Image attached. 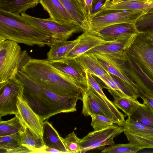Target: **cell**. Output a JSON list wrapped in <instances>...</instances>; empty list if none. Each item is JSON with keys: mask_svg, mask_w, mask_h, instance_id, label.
<instances>
[{"mask_svg": "<svg viewBox=\"0 0 153 153\" xmlns=\"http://www.w3.org/2000/svg\"><path fill=\"white\" fill-rule=\"evenodd\" d=\"M16 77L24 85L23 98L43 121L59 113L76 111L78 97L54 94L39 86L21 71Z\"/></svg>", "mask_w": 153, "mask_h": 153, "instance_id": "cell-1", "label": "cell"}, {"mask_svg": "<svg viewBox=\"0 0 153 153\" xmlns=\"http://www.w3.org/2000/svg\"><path fill=\"white\" fill-rule=\"evenodd\" d=\"M21 71L40 87L59 96L77 97L82 100L86 90L47 59L31 58Z\"/></svg>", "mask_w": 153, "mask_h": 153, "instance_id": "cell-2", "label": "cell"}, {"mask_svg": "<svg viewBox=\"0 0 153 153\" xmlns=\"http://www.w3.org/2000/svg\"><path fill=\"white\" fill-rule=\"evenodd\" d=\"M9 40L32 46L50 47L52 35L28 24L19 14L0 9V40Z\"/></svg>", "mask_w": 153, "mask_h": 153, "instance_id": "cell-3", "label": "cell"}, {"mask_svg": "<svg viewBox=\"0 0 153 153\" xmlns=\"http://www.w3.org/2000/svg\"><path fill=\"white\" fill-rule=\"evenodd\" d=\"M87 88L83 96L82 113L85 116L101 115L108 117L114 124L123 126L125 116L104 93L98 82L92 76L87 79Z\"/></svg>", "mask_w": 153, "mask_h": 153, "instance_id": "cell-4", "label": "cell"}, {"mask_svg": "<svg viewBox=\"0 0 153 153\" xmlns=\"http://www.w3.org/2000/svg\"><path fill=\"white\" fill-rule=\"evenodd\" d=\"M31 58L18 43L9 40H0V84L16 77Z\"/></svg>", "mask_w": 153, "mask_h": 153, "instance_id": "cell-5", "label": "cell"}, {"mask_svg": "<svg viewBox=\"0 0 153 153\" xmlns=\"http://www.w3.org/2000/svg\"><path fill=\"white\" fill-rule=\"evenodd\" d=\"M145 13L140 10H106L100 9L88 17V26L86 31L94 34L103 28L112 25L134 24L138 19Z\"/></svg>", "mask_w": 153, "mask_h": 153, "instance_id": "cell-6", "label": "cell"}, {"mask_svg": "<svg viewBox=\"0 0 153 153\" xmlns=\"http://www.w3.org/2000/svg\"><path fill=\"white\" fill-rule=\"evenodd\" d=\"M21 15L28 24L51 34L52 42L67 40L74 34L83 32L79 26L61 24L50 17L47 19L40 18L25 13H22Z\"/></svg>", "mask_w": 153, "mask_h": 153, "instance_id": "cell-7", "label": "cell"}, {"mask_svg": "<svg viewBox=\"0 0 153 153\" xmlns=\"http://www.w3.org/2000/svg\"><path fill=\"white\" fill-rule=\"evenodd\" d=\"M126 51L153 79V46L145 35L138 33Z\"/></svg>", "mask_w": 153, "mask_h": 153, "instance_id": "cell-8", "label": "cell"}, {"mask_svg": "<svg viewBox=\"0 0 153 153\" xmlns=\"http://www.w3.org/2000/svg\"><path fill=\"white\" fill-rule=\"evenodd\" d=\"M24 86L17 77L0 84V118L18 113L17 97L22 94Z\"/></svg>", "mask_w": 153, "mask_h": 153, "instance_id": "cell-9", "label": "cell"}, {"mask_svg": "<svg viewBox=\"0 0 153 153\" xmlns=\"http://www.w3.org/2000/svg\"><path fill=\"white\" fill-rule=\"evenodd\" d=\"M109 73L132 87L140 95L143 94L126 70V51L123 53L95 55Z\"/></svg>", "mask_w": 153, "mask_h": 153, "instance_id": "cell-10", "label": "cell"}, {"mask_svg": "<svg viewBox=\"0 0 153 153\" xmlns=\"http://www.w3.org/2000/svg\"><path fill=\"white\" fill-rule=\"evenodd\" d=\"M125 131L123 126L115 124L101 130L90 132L81 140L80 153L105 146L114 145V138Z\"/></svg>", "mask_w": 153, "mask_h": 153, "instance_id": "cell-11", "label": "cell"}, {"mask_svg": "<svg viewBox=\"0 0 153 153\" xmlns=\"http://www.w3.org/2000/svg\"><path fill=\"white\" fill-rule=\"evenodd\" d=\"M17 105L18 113L15 115L19 117L23 127L28 128L42 137L44 121L30 108L22 94L17 97Z\"/></svg>", "mask_w": 153, "mask_h": 153, "instance_id": "cell-12", "label": "cell"}, {"mask_svg": "<svg viewBox=\"0 0 153 153\" xmlns=\"http://www.w3.org/2000/svg\"><path fill=\"white\" fill-rule=\"evenodd\" d=\"M50 62L53 66L63 72L76 83L87 89V83L85 71L75 59L65 58Z\"/></svg>", "mask_w": 153, "mask_h": 153, "instance_id": "cell-13", "label": "cell"}, {"mask_svg": "<svg viewBox=\"0 0 153 153\" xmlns=\"http://www.w3.org/2000/svg\"><path fill=\"white\" fill-rule=\"evenodd\" d=\"M139 33L134 24L121 23L107 26L93 34L107 41L129 37Z\"/></svg>", "mask_w": 153, "mask_h": 153, "instance_id": "cell-14", "label": "cell"}, {"mask_svg": "<svg viewBox=\"0 0 153 153\" xmlns=\"http://www.w3.org/2000/svg\"><path fill=\"white\" fill-rule=\"evenodd\" d=\"M127 64L131 69L129 75L133 81L141 90L143 94L149 95L153 97V79L142 69L139 65L126 51Z\"/></svg>", "mask_w": 153, "mask_h": 153, "instance_id": "cell-15", "label": "cell"}, {"mask_svg": "<svg viewBox=\"0 0 153 153\" xmlns=\"http://www.w3.org/2000/svg\"><path fill=\"white\" fill-rule=\"evenodd\" d=\"M40 3L54 21L62 24L79 26L59 0H40Z\"/></svg>", "mask_w": 153, "mask_h": 153, "instance_id": "cell-16", "label": "cell"}, {"mask_svg": "<svg viewBox=\"0 0 153 153\" xmlns=\"http://www.w3.org/2000/svg\"><path fill=\"white\" fill-rule=\"evenodd\" d=\"M74 59L85 71L87 70L98 78L102 77H111L106 67L94 54L85 53Z\"/></svg>", "mask_w": 153, "mask_h": 153, "instance_id": "cell-17", "label": "cell"}, {"mask_svg": "<svg viewBox=\"0 0 153 153\" xmlns=\"http://www.w3.org/2000/svg\"><path fill=\"white\" fill-rule=\"evenodd\" d=\"M81 35L79 43L69 52L65 58L74 59L97 46L112 41L105 40L86 31L83 32Z\"/></svg>", "mask_w": 153, "mask_h": 153, "instance_id": "cell-18", "label": "cell"}, {"mask_svg": "<svg viewBox=\"0 0 153 153\" xmlns=\"http://www.w3.org/2000/svg\"><path fill=\"white\" fill-rule=\"evenodd\" d=\"M147 0H126L112 3L105 0L101 9L106 10H140L145 13L153 12V3Z\"/></svg>", "mask_w": 153, "mask_h": 153, "instance_id": "cell-19", "label": "cell"}, {"mask_svg": "<svg viewBox=\"0 0 153 153\" xmlns=\"http://www.w3.org/2000/svg\"><path fill=\"white\" fill-rule=\"evenodd\" d=\"M137 35L119 39L109 43L98 45L85 53L96 55L125 52L131 46Z\"/></svg>", "mask_w": 153, "mask_h": 153, "instance_id": "cell-20", "label": "cell"}, {"mask_svg": "<svg viewBox=\"0 0 153 153\" xmlns=\"http://www.w3.org/2000/svg\"><path fill=\"white\" fill-rule=\"evenodd\" d=\"M80 26L83 32L88 28V17L81 0H59Z\"/></svg>", "mask_w": 153, "mask_h": 153, "instance_id": "cell-21", "label": "cell"}, {"mask_svg": "<svg viewBox=\"0 0 153 153\" xmlns=\"http://www.w3.org/2000/svg\"><path fill=\"white\" fill-rule=\"evenodd\" d=\"M81 37V35L73 40L52 42L50 50L47 53V59L51 61L65 58L69 52L79 43Z\"/></svg>", "mask_w": 153, "mask_h": 153, "instance_id": "cell-22", "label": "cell"}, {"mask_svg": "<svg viewBox=\"0 0 153 153\" xmlns=\"http://www.w3.org/2000/svg\"><path fill=\"white\" fill-rule=\"evenodd\" d=\"M19 137L22 145L31 153H45L47 147L45 145L42 137L28 128L24 127L23 131L20 133Z\"/></svg>", "mask_w": 153, "mask_h": 153, "instance_id": "cell-23", "label": "cell"}, {"mask_svg": "<svg viewBox=\"0 0 153 153\" xmlns=\"http://www.w3.org/2000/svg\"><path fill=\"white\" fill-rule=\"evenodd\" d=\"M42 137L44 143L47 147L56 149L62 153H68L61 137L47 120L43 123Z\"/></svg>", "mask_w": 153, "mask_h": 153, "instance_id": "cell-24", "label": "cell"}, {"mask_svg": "<svg viewBox=\"0 0 153 153\" xmlns=\"http://www.w3.org/2000/svg\"><path fill=\"white\" fill-rule=\"evenodd\" d=\"M20 133H16L0 136V153H31L21 142Z\"/></svg>", "mask_w": 153, "mask_h": 153, "instance_id": "cell-25", "label": "cell"}, {"mask_svg": "<svg viewBox=\"0 0 153 153\" xmlns=\"http://www.w3.org/2000/svg\"><path fill=\"white\" fill-rule=\"evenodd\" d=\"M40 3V0H0V9L19 14L33 8Z\"/></svg>", "mask_w": 153, "mask_h": 153, "instance_id": "cell-26", "label": "cell"}, {"mask_svg": "<svg viewBox=\"0 0 153 153\" xmlns=\"http://www.w3.org/2000/svg\"><path fill=\"white\" fill-rule=\"evenodd\" d=\"M131 119L153 128V111L147 105L141 103L128 117Z\"/></svg>", "mask_w": 153, "mask_h": 153, "instance_id": "cell-27", "label": "cell"}, {"mask_svg": "<svg viewBox=\"0 0 153 153\" xmlns=\"http://www.w3.org/2000/svg\"><path fill=\"white\" fill-rule=\"evenodd\" d=\"M125 131L148 138H153V128L134 121L128 117L123 126Z\"/></svg>", "mask_w": 153, "mask_h": 153, "instance_id": "cell-28", "label": "cell"}, {"mask_svg": "<svg viewBox=\"0 0 153 153\" xmlns=\"http://www.w3.org/2000/svg\"><path fill=\"white\" fill-rule=\"evenodd\" d=\"M113 96L114 100L113 102L117 108L121 110L126 116H129L132 111L141 103L137 99L121 97L112 91H109Z\"/></svg>", "mask_w": 153, "mask_h": 153, "instance_id": "cell-29", "label": "cell"}, {"mask_svg": "<svg viewBox=\"0 0 153 153\" xmlns=\"http://www.w3.org/2000/svg\"><path fill=\"white\" fill-rule=\"evenodd\" d=\"M23 130V126L16 115L9 120L0 121V136L20 133Z\"/></svg>", "mask_w": 153, "mask_h": 153, "instance_id": "cell-30", "label": "cell"}, {"mask_svg": "<svg viewBox=\"0 0 153 153\" xmlns=\"http://www.w3.org/2000/svg\"><path fill=\"white\" fill-rule=\"evenodd\" d=\"M134 25L139 33H147L153 31V12L141 15L136 21Z\"/></svg>", "mask_w": 153, "mask_h": 153, "instance_id": "cell-31", "label": "cell"}, {"mask_svg": "<svg viewBox=\"0 0 153 153\" xmlns=\"http://www.w3.org/2000/svg\"><path fill=\"white\" fill-rule=\"evenodd\" d=\"M124 132L130 143L142 149L145 148H153V138L134 134L126 131Z\"/></svg>", "mask_w": 153, "mask_h": 153, "instance_id": "cell-32", "label": "cell"}, {"mask_svg": "<svg viewBox=\"0 0 153 153\" xmlns=\"http://www.w3.org/2000/svg\"><path fill=\"white\" fill-rule=\"evenodd\" d=\"M69 153H80L81 147L80 142L81 139L78 138L74 131L68 134L64 138L61 137Z\"/></svg>", "mask_w": 153, "mask_h": 153, "instance_id": "cell-33", "label": "cell"}, {"mask_svg": "<svg viewBox=\"0 0 153 153\" xmlns=\"http://www.w3.org/2000/svg\"><path fill=\"white\" fill-rule=\"evenodd\" d=\"M142 150L129 143L126 144H115L102 150V153H136Z\"/></svg>", "mask_w": 153, "mask_h": 153, "instance_id": "cell-34", "label": "cell"}, {"mask_svg": "<svg viewBox=\"0 0 153 153\" xmlns=\"http://www.w3.org/2000/svg\"><path fill=\"white\" fill-rule=\"evenodd\" d=\"M91 116L92 118L91 126L94 131L101 130L114 125L111 120L104 116L93 114Z\"/></svg>", "mask_w": 153, "mask_h": 153, "instance_id": "cell-35", "label": "cell"}, {"mask_svg": "<svg viewBox=\"0 0 153 153\" xmlns=\"http://www.w3.org/2000/svg\"><path fill=\"white\" fill-rule=\"evenodd\" d=\"M81 1L86 13L87 17L90 16L91 14L94 0H81Z\"/></svg>", "mask_w": 153, "mask_h": 153, "instance_id": "cell-36", "label": "cell"}, {"mask_svg": "<svg viewBox=\"0 0 153 153\" xmlns=\"http://www.w3.org/2000/svg\"><path fill=\"white\" fill-rule=\"evenodd\" d=\"M105 0H94L92 7L91 14H95L102 7Z\"/></svg>", "mask_w": 153, "mask_h": 153, "instance_id": "cell-37", "label": "cell"}, {"mask_svg": "<svg viewBox=\"0 0 153 153\" xmlns=\"http://www.w3.org/2000/svg\"><path fill=\"white\" fill-rule=\"evenodd\" d=\"M140 97L143 100V103L148 106L153 111V97L146 94H143Z\"/></svg>", "mask_w": 153, "mask_h": 153, "instance_id": "cell-38", "label": "cell"}, {"mask_svg": "<svg viewBox=\"0 0 153 153\" xmlns=\"http://www.w3.org/2000/svg\"><path fill=\"white\" fill-rule=\"evenodd\" d=\"M45 153H62L59 150L54 148L47 147L45 150Z\"/></svg>", "mask_w": 153, "mask_h": 153, "instance_id": "cell-39", "label": "cell"}, {"mask_svg": "<svg viewBox=\"0 0 153 153\" xmlns=\"http://www.w3.org/2000/svg\"><path fill=\"white\" fill-rule=\"evenodd\" d=\"M147 2L149 3H153V0H149Z\"/></svg>", "mask_w": 153, "mask_h": 153, "instance_id": "cell-40", "label": "cell"}, {"mask_svg": "<svg viewBox=\"0 0 153 153\" xmlns=\"http://www.w3.org/2000/svg\"><path fill=\"white\" fill-rule=\"evenodd\" d=\"M148 0H147V1H148Z\"/></svg>", "mask_w": 153, "mask_h": 153, "instance_id": "cell-41", "label": "cell"}, {"mask_svg": "<svg viewBox=\"0 0 153 153\" xmlns=\"http://www.w3.org/2000/svg\"></svg>", "mask_w": 153, "mask_h": 153, "instance_id": "cell-42", "label": "cell"}]
</instances>
